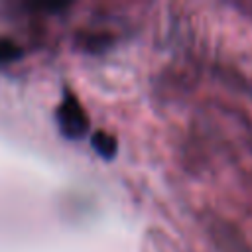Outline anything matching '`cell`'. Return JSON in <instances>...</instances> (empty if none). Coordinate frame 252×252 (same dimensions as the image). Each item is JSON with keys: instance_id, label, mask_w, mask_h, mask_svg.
<instances>
[{"instance_id": "cell-1", "label": "cell", "mask_w": 252, "mask_h": 252, "mask_svg": "<svg viewBox=\"0 0 252 252\" xmlns=\"http://www.w3.org/2000/svg\"><path fill=\"white\" fill-rule=\"evenodd\" d=\"M55 120H57L59 132L69 140H75V138L83 136L89 128V116H87L83 104L71 93H67L61 98V102L57 104Z\"/></svg>"}, {"instance_id": "cell-2", "label": "cell", "mask_w": 252, "mask_h": 252, "mask_svg": "<svg viewBox=\"0 0 252 252\" xmlns=\"http://www.w3.org/2000/svg\"><path fill=\"white\" fill-rule=\"evenodd\" d=\"M93 148L102 156V158H112L116 152V138L104 130H96L93 134Z\"/></svg>"}, {"instance_id": "cell-3", "label": "cell", "mask_w": 252, "mask_h": 252, "mask_svg": "<svg viewBox=\"0 0 252 252\" xmlns=\"http://www.w3.org/2000/svg\"><path fill=\"white\" fill-rule=\"evenodd\" d=\"M22 57V47L8 35H0V65H8Z\"/></svg>"}]
</instances>
